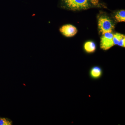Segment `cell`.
<instances>
[{
	"instance_id": "5b68a950",
	"label": "cell",
	"mask_w": 125,
	"mask_h": 125,
	"mask_svg": "<svg viewBox=\"0 0 125 125\" xmlns=\"http://www.w3.org/2000/svg\"><path fill=\"white\" fill-rule=\"evenodd\" d=\"M90 75L94 79H98L102 76L103 70L101 67L94 66L91 68L90 70Z\"/></svg>"
},
{
	"instance_id": "3957f363",
	"label": "cell",
	"mask_w": 125,
	"mask_h": 125,
	"mask_svg": "<svg viewBox=\"0 0 125 125\" xmlns=\"http://www.w3.org/2000/svg\"><path fill=\"white\" fill-rule=\"evenodd\" d=\"M113 34V32H107L102 34L100 43L101 49L104 51H107L114 46Z\"/></svg>"
},
{
	"instance_id": "8fae6325",
	"label": "cell",
	"mask_w": 125,
	"mask_h": 125,
	"mask_svg": "<svg viewBox=\"0 0 125 125\" xmlns=\"http://www.w3.org/2000/svg\"><path fill=\"white\" fill-rule=\"evenodd\" d=\"M88 0L94 5L97 6L99 5V0Z\"/></svg>"
},
{
	"instance_id": "9c48e42d",
	"label": "cell",
	"mask_w": 125,
	"mask_h": 125,
	"mask_svg": "<svg viewBox=\"0 0 125 125\" xmlns=\"http://www.w3.org/2000/svg\"><path fill=\"white\" fill-rule=\"evenodd\" d=\"M12 121L9 118H0V125H11Z\"/></svg>"
},
{
	"instance_id": "52a82bcc",
	"label": "cell",
	"mask_w": 125,
	"mask_h": 125,
	"mask_svg": "<svg viewBox=\"0 0 125 125\" xmlns=\"http://www.w3.org/2000/svg\"><path fill=\"white\" fill-rule=\"evenodd\" d=\"M116 21L118 22H125V10H124L118 11L115 16Z\"/></svg>"
},
{
	"instance_id": "8992f818",
	"label": "cell",
	"mask_w": 125,
	"mask_h": 125,
	"mask_svg": "<svg viewBox=\"0 0 125 125\" xmlns=\"http://www.w3.org/2000/svg\"><path fill=\"white\" fill-rule=\"evenodd\" d=\"M84 48L87 53H93L96 50V44L94 42L88 41L84 43Z\"/></svg>"
},
{
	"instance_id": "277c9868",
	"label": "cell",
	"mask_w": 125,
	"mask_h": 125,
	"mask_svg": "<svg viewBox=\"0 0 125 125\" xmlns=\"http://www.w3.org/2000/svg\"><path fill=\"white\" fill-rule=\"evenodd\" d=\"M60 31L63 36L70 37L74 36L77 33L78 30L73 25L69 24L62 26L60 28Z\"/></svg>"
},
{
	"instance_id": "7a4b0ae2",
	"label": "cell",
	"mask_w": 125,
	"mask_h": 125,
	"mask_svg": "<svg viewBox=\"0 0 125 125\" xmlns=\"http://www.w3.org/2000/svg\"><path fill=\"white\" fill-rule=\"evenodd\" d=\"M99 29L102 34L112 32L115 26L112 21L108 16L101 15L98 18Z\"/></svg>"
},
{
	"instance_id": "6da1fadb",
	"label": "cell",
	"mask_w": 125,
	"mask_h": 125,
	"mask_svg": "<svg viewBox=\"0 0 125 125\" xmlns=\"http://www.w3.org/2000/svg\"><path fill=\"white\" fill-rule=\"evenodd\" d=\"M67 9L73 10H87L90 7L88 0H62Z\"/></svg>"
},
{
	"instance_id": "30bf717a",
	"label": "cell",
	"mask_w": 125,
	"mask_h": 125,
	"mask_svg": "<svg viewBox=\"0 0 125 125\" xmlns=\"http://www.w3.org/2000/svg\"><path fill=\"white\" fill-rule=\"evenodd\" d=\"M117 45L123 47L125 48V37L123 38L122 39H121L119 42L117 43Z\"/></svg>"
},
{
	"instance_id": "ba28073f",
	"label": "cell",
	"mask_w": 125,
	"mask_h": 125,
	"mask_svg": "<svg viewBox=\"0 0 125 125\" xmlns=\"http://www.w3.org/2000/svg\"><path fill=\"white\" fill-rule=\"evenodd\" d=\"M125 37V36L124 34L116 33L113 34V42L114 45H117V43L119 41L122 39L123 38Z\"/></svg>"
}]
</instances>
